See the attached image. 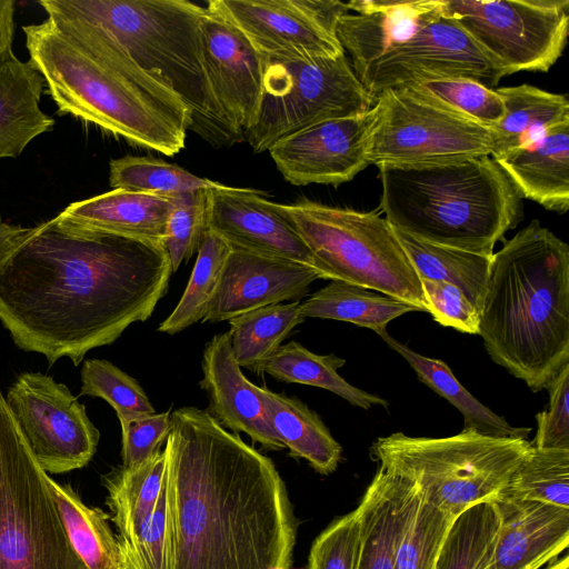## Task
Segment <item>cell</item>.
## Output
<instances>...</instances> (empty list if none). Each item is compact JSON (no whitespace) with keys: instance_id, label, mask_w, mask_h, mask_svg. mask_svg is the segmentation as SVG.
Instances as JSON below:
<instances>
[{"instance_id":"obj_45","label":"cell","mask_w":569,"mask_h":569,"mask_svg":"<svg viewBox=\"0 0 569 569\" xmlns=\"http://www.w3.org/2000/svg\"><path fill=\"white\" fill-rule=\"evenodd\" d=\"M127 569H170L167 535V493L163 487L156 508L142 532L134 539L120 542Z\"/></svg>"},{"instance_id":"obj_12","label":"cell","mask_w":569,"mask_h":569,"mask_svg":"<svg viewBox=\"0 0 569 569\" xmlns=\"http://www.w3.org/2000/svg\"><path fill=\"white\" fill-rule=\"evenodd\" d=\"M443 14L467 32L505 77L547 72L567 43L568 0H443Z\"/></svg>"},{"instance_id":"obj_3","label":"cell","mask_w":569,"mask_h":569,"mask_svg":"<svg viewBox=\"0 0 569 569\" xmlns=\"http://www.w3.org/2000/svg\"><path fill=\"white\" fill-rule=\"evenodd\" d=\"M29 62L60 114H71L130 143L174 156L191 118L183 102L118 46L77 24L22 27Z\"/></svg>"},{"instance_id":"obj_6","label":"cell","mask_w":569,"mask_h":569,"mask_svg":"<svg viewBox=\"0 0 569 569\" xmlns=\"http://www.w3.org/2000/svg\"><path fill=\"white\" fill-rule=\"evenodd\" d=\"M378 168L385 218L416 239L492 254L523 217L522 198L490 156Z\"/></svg>"},{"instance_id":"obj_5","label":"cell","mask_w":569,"mask_h":569,"mask_svg":"<svg viewBox=\"0 0 569 569\" xmlns=\"http://www.w3.org/2000/svg\"><path fill=\"white\" fill-rule=\"evenodd\" d=\"M52 22L87 28L118 46L187 107L190 130L211 146L243 141L222 111L207 73L200 23L187 0H40Z\"/></svg>"},{"instance_id":"obj_46","label":"cell","mask_w":569,"mask_h":569,"mask_svg":"<svg viewBox=\"0 0 569 569\" xmlns=\"http://www.w3.org/2000/svg\"><path fill=\"white\" fill-rule=\"evenodd\" d=\"M426 311L442 327L478 335L479 311L456 286L440 280L420 279Z\"/></svg>"},{"instance_id":"obj_7","label":"cell","mask_w":569,"mask_h":569,"mask_svg":"<svg viewBox=\"0 0 569 569\" xmlns=\"http://www.w3.org/2000/svg\"><path fill=\"white\" fill-rule=\"evenodd\" d=\"M532 449L527 439L493 437L475 429L443 438L402 432L377 438L372 459L415 482L425 498L452 518L495 501Z\"/></svg>"},{"instance_id":"obj_27","label":"cell","mask_w":569,"mask_h":569,"mask_svg":"<svg viewBox=\"0 0 569 569\" xmlns=\"http://www.w3.org/2000/svg\"><path fill=\"white\" fill-rule=\"evenodd\" d=\"M505 103V114L492 130L491 158L498 160L526 148L560 123L569 122L567 96L523 83L496 89Z\"/></svg>"},{"instance_id":"obj_28","label":"cell","mask_w":569,"mask_h":569,"mask_svg":"<svg viewBox=\"0 0 569 569\" xmlns=\"http://www.w3.org/2000/svg\"><path fill=\"white\" fill-rule=\"evenodd\" d=\"M261 398L270 428L289 449L292 458H302L321 475L333 472L342 448L317 412L295 397L261 387Z\"/></svg>"},{"instance_id":"obj_44","label":"cell","mask_w":569,"mask_h":569,"mask_svg":"<svg viewBox=\"0 0 569 569\" xmlns=\"http://www.w3.org/2000/svg\"><path fill=\"white\" fill-rule=\"evenodd\" d=\"M361 522L357 507L335 520L313 541L308 569H357Z\"/></svg>"},{"instance_id":"obj_14","label":"cell","mask_w":569,"mask_h":569,"mask_svg":"<svg viewBox=\"0 0 569 569\" xmlns=\"http://www.w3.org/2000/svg\"><path fill=\"white\" fill-rule=\"evenodd\" d=\"M22 436L48 473L81 469L100 438L86 407L68 387L41 372H23L4 396Z\"/></svg>"},{"instance_id":"obj_13","label":"cell","mask_w":569,"mask_h":569,"mask_svg":"<svg viewBox=\"0 0 569 569\" xmlns=\"http://www.w3.org/2000/svg\"><path fill=\"white\" fill-rule=\"evenodd\" d=\"M356 76L373 102L385 91L422 80L466 78L492 89L505 77L467 32L443 14V8Z\"/></svg>"},{"instance_id":"obj_37","label":"cell","mask_w":569,"mask_h":569,"mask_svg":"<svg viewBox=\"0 0 569 569\" xmlns=\"http://www.w3.org/2000/svg\"><path fill=\"white\" fill-rule=\"evenodd\" d=\"M230 251L227 241L207 229L184 292L173 311L160 323L159 331L176 335L203 319L218 290Z\"/></svg>"},{"instance_id":"obj_43","label":"cell","mask_w":569,"mask_h":569,"mask_svg":"<svg viewBox=\"0 0 569 569\" xmlns=\"http://www.w3.org/2000/svg\"><path fill=\"white\" fill-rule=\"evenodd\" d=\"M171 211L163 246L172 273L198 251L208 229L209 189H198L170 198Z\"/></svg>"},{"instance_id":"obj_22","label":"cell","mask_w":569,"mask_h":569,"mask_svg":"<svg viewBox=\"0 0 569 569\" xmlns=\"http://www.w3.org/2000/svg\"><path fill=\"white\" fill-rule=\"evenodd\" d=\"M336 36L355 73L391 44L408 39L422 23L442 12L443 0H352Z\"/></svg>"},{"instance_id":"obj_29","label":"cell","mask_w":569,"mask_h":569,"mask_svg":"<svg viewBox=\"0 0 569 569\" xmlns=\"http://www.w3.org/2000/svg\"><path fill=\"white\" fill-rule=\"evenodd\" d=\"M164 470L166 453L160 450L137 466H119L102 477L119 542L134 539L147 526L163 487Z\"/></svg>"},{"instance_id":"obj_21","label":"cell","mask_w":569,"mask_h":569,"mask_svg":"<svg viewBox=\"0 0 569 569\" xmlns=\"http://www.w3.org/2000/svg\"><path fill=\"white\" fill-rule=\"evenodd\" d=\"M492 569H540L569 545V509L500 495Z\"/></svg>"},{"instance_id":"obj_8","label":"cell","mask_w":569,"mask_h":569,"mask_svg":"<svg viewBox=\"0 0 569 569\" xmlns=\"http://www.w3.org/2000/svg\"><path fill=\"white\" fill-rule=\"evenodd\" d=\"M282 208L309 248L318 278L371 289L426 311L419 276L386 218L308 199Z\"/></svg>"},{"instance_id":"obj_40","label":"cell","mask_w":569,"mask_h":569,"mask_svg":"<svg viewBox=\"0 0 569 569\" xmlns=\"http://www.w3.org/2000/svg\"><path fill=\"white\" fill-rule=\"evenodd\" d=\"M500 495L569 509V449L532 447Z\"/></svg>"},{"instance_id":"obj_25","label":"cell","mask_w":569,"mask_h":569,"mask_svg":"<svg viewBox=\"0 0 569 569\" xmlns=\"http://www.w3.org/2000/svg\"><path fill=\"white\" fill-rule=\"evenodd\" d=\"M521 198L547 210L569 209V122L548 129L535 143L495 160Z\"/></svg>"},{"instance_id":"obj_4","label":"cell","mask_w":569,"mask_h":569,"mask_svg":"<svg viewBox=\"0 0 569 569\" xmlns=\"http://www.w3.org/2000/svg\"><path fill=\"white\" fill-rule=\"evenodd\" d=\"M478 335L533 392L569 363V246L538 220L493 252Z\"/></svg>"},{"instance_id":"obj_33","label":"cell","mask_w":569,"mask_h":569,"mask_svg":"<svg viewBox=\"0 0 569 569\" xmlns=\"http://www.w3.org/2000/svg\"><path fill=\"white\" fill-rule=\"evenodd\" d=\"M345 363L346 360L335 353L317 355L301 343L290 341L272 353L264 363L263 372L278 381L329 390L362 409L373 406L388 408L386 399L350 385L338 373Z\"/></svg>"},{"instance_id":"obj_47","label":"cell","mask_w":569,"mask_h":569,"mask_svg":"<svg viewBox=\"0 0 569 569\" xmlns=\"http://www.w3.org/2000/svg\"><path fill=\"white\" fill-rule=\"evenodd\" d=\"M123 467L137 466L157 452L171 430L170 411L120 420Z\"/></svg>"},{"instance_id":"obj_48","label":"cell","mask_w":569,"mask_h":569,"mask_svg":"<svg viewBox=\"0 0 569 569\" xmlns=\"http://www.w3.org/2000/svg\"><path fill=\"white\" fill-rule=\"evenodd\" d=\"M548 409L537 413V449H569V363L548 383Z\"/></svg>"},{"instance_id":"obj_15","label":"cell","mask_w":569,"mask_h":569,"mask_svg":"<svg viewBox=\"0 0 569 569\" xmlns=\"http://www.w3.org/2000/svg\"><path fill=\"white\" fill-rule=\"evenodd\" d=\"M263 57L280 60L335 58L345 54L336 36L340 18L350 13L337 0H210Z\"/></svg>"},{"instance_id":"obj_23","label":"cell","mask_w":569,"mask_h":569,"mask_svg":"<svg viewBox=\"0 0 569 569\" xmlns=\"http://www.w3.org/2000/svg\"><path fill=\"white\" fill-rule=\"evenodd\" d=\"M170 198L113 189L70 203L53 223L76 232H103L160 242L167 233Z\"/></svg>"},{"instance_id":"obj_38","label":"cell","mask_w":569,"mask_h":569,"mask_svg":"<svg viewBox=\"0 0 569 569\" xmlns=\"http://www.w3.org/2000/svg\"><path fill=\"white\" fill-rule=\"evenodd\" d=\"M109 184L113 189L172 198L220 182L200 178L186 169L153 157L124 156L109 164Z\"/></svg>"},{"instance_id":"obj_9","label":"cell","mask_w":569,"mask_h":569,"mask_svg":"<svg viewBox=\"0 0 569 569\" xmlns=\"http://www.w3.org/2000/svg\"><path fill=\"white\" fill-rule=\"evenodd\" d=\"M0 388V569H87Z\"/></svg>"},{"instance_id":"obj_30","label":"cell","mask_w":569,"mask_h":569,"mask_svg":"<svg viewBox=\"0 0 569 569\" xmlns=\"http://www.w3.org/2000/svg\"><path fill=\"white\" fill-rule=\"evenodd\" d=\"M378 335L392 350L406 359L420 381L462 413L463 429H475L493 437L528 438L531 428L513 427L503 417L483 406L457 380L443 361L417 353L392 338L387 330Z\"/></svg>"},{"instance_id":"obj_31","label":"cell","mask_w":569,"mask_h":569,"mask_svg":"<svg viewBox=\"0 0 569 569\" xmlns=\"http://www.w3.org/2000/svg\"><path fill=\"white\" fill-rule=\"evenodd\" d=\"M393 229L419 279L440 280L456 286L480 312L493 253L439 246Z\"/></svg>"},{"instance_id":"obj_39","label":"cell","mask_w":569,"mask_h":569,"mask_svg":"<svg viewBox=\"0 0 569 569\" xmlns=\"http://www.w3.org/2000/svg\"><path fill=\"white\" fill-rule=\"evenodd\" d=\"M358 508L361 536L357 569H396L392 492L382 469L378 468Z\"/></svg>"},{"instance_id":"obj_16","label":"cell","mask_w":569,"mask_h":569,"mask_svg":"<svg viewBox=\"0 0 569 569\" xmlns=\"http://www.w3.org/2000/svg\"><path fill=\"white\" fill-rule=\"evenodd\" d=\"M373 120V107L363 114L325 120L280 139L268 151L287 182L337 186L370 164Z\"/></svg>"},{"instance_id":"obj_1","label":"cell","mask_w":569,"mask_h":569,"mask_svg":"<svg viewBox=\"0 0 569 569\" xmlns=\"http://www.w3.org/2000/svg\"><path fill=\"white\" fill-rule=\"evenodd\" d=\"M171 273L160 242L67 231L51 219L0 269V322L20 349L78 366L149 319Z\"/></svg>"},{"instance_id":"obj_34","label":"cell","mask_w":569,"mask_h":569,"mask_svg":"<svg viewBox=\"0 0 569 569\" xmlns=\"http://www.w3.org/2000/svg\"><path fill=\"white\" fill-rule=\"evenodd\" d=\"M300 315L306 318L347 321L376 333L387 330V325L417 308L382 293L331 280L327 286L300 303Z\"/></svg>"},{"instance_id":"obj_24","label":"cell","mask_w":569,"mask_h":569,"mask_svg":"<svg viewBox=\"0 0 569 569\" xmlns=\"http://www.w3.org/2000/svg\"><path fill=\"white\" fill-rule=\"evenodd\" d=\"M378 468L392 492L396 569H435L455 518L429 502L411 480Z\"/></svg>"},{"instance_id":"obj_20","label":"cell","mask_w":569,"mask_h":569,"mask_svg":"<svg viewBox=\"0 0 569 569\" xmlns=\"http://www.w3.org/2000/svg\"><path fill=\"white\" fill-rule=\"evenodd\" d=\"M200 388L209 400L208 413L232 433H246L266 450L284 446L269 426L261 387L250 382L236 362L229 332L214 335L204 346Z\"/></svg>"},{"instance_id":"obj_49","label":"cell","mask_w":569,"mask_h":569,"mask_svg":"<svg viewBox=\"0 0 569 569\" xmlns=\"http://www.w3.org/2000/svg\"><path fill=\"white\" fill-rule=\"evenodd\" d=\"M40 229V224L22 227L4 221L0 216V269Z\"/></svg>"},{"instance_id":"obj_10","label":"cell","mask_w":569,"mask_h":569,"mask_svg":"<svg viewBox=\"0 0 569 569\" xmlns=\"http://www.w3.org/2000/svg\"><path fill=\"white\" fill-rule=\"evenodd\" d=\"M263 61L259 110L252 126L243 132V140L257 153L310 126L363 114L375 106L345 54Z\"/></svg>"},{"instance_id":"obj_50","label":"cell","mask_w":569,"mask_h":569,"mask_svg":"<svg viewBox=\"0 0 569 569\" xmlns=\"http://www.w3.org/2000/svg\"><path fill=\"white\" fill-rule=\"evenodd\" d=\"M13 0H0V59L11 50L14 34Z\"/></svg>"},{"instance_id":"obj_42","label":"cell","mask_w":569,"mask_h":569,"mask_svg":"<svg viewBox=\"0 0 569 569\" xmlns=\"http://www.w3.org/2000/svg\"><path fill=\"white\" fill-rule=\"evenodd\" d=\"M80 377V396L102 398L114 409L119 421L156 412L139 382L108 360H86Z\"/></svg>"},{"instance_id":"obj_52","label":"cell","mask_w":569,"mask_h":569,"mask_svg":"<svg viewBox=\"0 0 569 569\" xmlns=\"http://www.w3.org/2000/svg\"><path fill=\"white\" fill-rule=\"evenodd\" d=\"M121 569H127L124 566Z\"/></svg>"},{"instance_id":"obj_11","label":"cell","mask_w":569,"mask_h":569,"mask_svg":"<svg viewBox=\"0 0 569 569\" xmlns=\"http://www.w3.org/2000/svg\"><path fill=\"white\" fill-rule=\"evenodd\" d=\"M373 109L370 164H439L491 154V128L409 88L385 91Z\"/></svg>"},{"instance_id":"obj_51","label":"cell","mask_w":569,"mask_h":569,"mask_svg":"<svg viewBox=\"0 0 569 569\" xmlns=\"http://www.w3.org/2000/svg\"><path fill=\"white\" fill-rule=\"evenodd\" d=\"M547 569H569V558L563 556L560 559L553 560Z\"/></svg>"},{"instance_id":"obj_19","label":"cell","mask_w":569,"mask_h":569,"mask_svg":"<svg viewBox=\"0 0 569 569\" xmlns=\"http://www.w3.org/2000/svg\"><path fill=\"white\" fill-rule=\"evenodd\" d=\"M316 279L318 273L310 266L231 248L201 322L226 321L261 307L299 301Z\"/></svg>"},{"instance_id":"obj_36","label":"cell","mask_w":569,"mask_h":569,"mask_svg":"<svg viewBox=\"0 0 569 569\" xmlns=\"http://www.w3.org/2000/svg\"><path fill=\"white\" fill-rule=\"evenodd\" d=\"M500 515L495 501L477 503L455 518L435 569H492Z\"/></svg>"},{"instance_id":"obj_2","label":"cell","mask_w":569,"mask_h":569,"mask_svg":"<svg viewBox=\"0 0 569 569\" xmlns=\"http://www.w3.org/2000/svg\"><path fill=\"white\" fill-rule=\"evenodd\" d=\"M163 450L170 569H291L298 521L270 458L196 407L171 413Z\"/></svg>"},{"instance_id":"obj_41","label":"cell","mask_w":569,"mask_h":569,"mask_svg":"<svg viewBox=\"0 0 569 569\" xmlns=\"http://www.w3.org/2000/svg\"><path fill=\"white\" fill-rule=\"evenodd\" d=\"M403 88H409L489 128L498 124L505 114V103L496 89L471 79L437 78L418 81Z\"/></svg>"},{"instance_id":"obj_26","label":"cell","mask_w":569,"mask_h":569,"mask_svg":"<svg viewBox=\"0 0 569 569\" xmlns=\"http://www.w3.org/2000/svg\"><path fill=\"white\" fill-rule=\"evenodd\" d=\"M44 87L42 76L12 49L0 59V159L19 157L33 139L53 129L54 119L39 106Z\"/></svg>"},{"instance_id":"obj_17","label":"cell","mask_w":569,"mask_h":569,"mask_svg":"<svg viewBox=\"0 0 569 569\" xmlns=\"http://www.w3.org/2000/svg\"><path fill=\"white\" fill-rule=\"evenodd\" d=\"M208 229L232 249L312 267L311 252L282 203L270 201L263 191L222 183L210 188Z\"/></svg>"},{"instance_id":"obj_32","label":"cell","mask_w":569,"mask_h":569,"mask_svg":"<svg viewBox=\"0 0 569 569\" xmlns=\"http://www.w3.org/2000/svg\"><path fill=\"white\" fill-rule=\"evenodd\" d=\"M50 485L69 541L87 569H121L122 551L110 516L87 506L70 486L52 478Z\"/></svg>"},{"instance_id":"obj_18","label":"cell","mask_w":569,"mask_h":569,"mask_svg":"<svg viewBox=\"0 0 569 569\" xmlns=\"http://www.w3.org/2000/svg\"><path fill=\"white\" fill-rule=\"evenodd\" d=\"M200 29L203 60L214 96L228 120L243 136L259 110L263 58L236 26L208 4Z\"/></svg>"},{"instance_id":"obj_35","label":"cell","mask_w":569,"mask_h":569,"mask_svg":"<svg viewBox=\"0 0 569 569\" xmlns=\"http://www.w3.org/2000/svg\"><path fill=\"white\" fill-rule=\"evenodd\" d=\"M299 308V301L276 303L228 320L231 349L238 366L263 372L267 360L291 330L305 321Z\"/></svg>"}]
</instances>
